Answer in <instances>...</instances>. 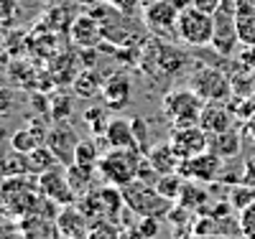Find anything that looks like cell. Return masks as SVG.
I'll use <instances>...</instances> for the list:
<instances>
[{
    "instance_id": "obj_1",
    "label": "cell",
    "mask_w": 255,
    "mask_h": 239,
    "mask_svg": "<svg viewBox=\"0 0 255 239\" xmlns=\"http://www.w3.org/2000/svg\"><path fill=\"white\" fill-rule=\"evenodd\" d=\"M41 199L38 176H8L0 178V206L8 209L15 219L28 216Z\"/></svg>"
},
{
    "instance_id": "obj_2",
    "label": "cell",
    "mask_w": 255,
    "mask_h": 239,
    "mask_svg": "<svg viewBox=\"0 0 255 239\" xmlns=\"http://www.w3.org/2000/svg\"><path fill=\"white\" fill-rule=\"evenodd\" d=\"M140 158H143V150L140 148H128V150H120V148H113L108 150L100 163H97V173L102 183H110V186H128L130 181L138 178V165H140Z\"/></svg>"
},
{
    "instance_id": "obj_3",
    "label": "cell",
    "mask_w": 255,
    "mask_h": 239,
    "mask_svg": "<svg viewBox=\"0 0 255 239\" xmlns=\"http://www.w3.org/2000/svg\"><path fill=\"white\" fill-rule=\"evenodd\" d=\"M120 191H123V199H125L128 211L135 214L138 219H140V216H153V219H161L163 222L166 216H168V211L174 209V201L163 199L161 193L156 191V186L145 183L140 178L130 181L128 186H123Z\"/></svg>"
},
{
    "instance_id": "obj_4",
    "label": "cell",
    "mask_w": 255,
    "mask_h": 239,
    "mask_svg": "<svg viewBox=\"0 0 255 239\" xmlns=\"http://www.w3.org/2000/svg\"><path fill=\"white\" fill-rule=\"evenodd\" d=\"M184 5L186 0H151V3H145L140 10L145 31H151L161 41H179L176 26Z\"/></svg>"
},
{
    "instance_id": "obj_5",
    "label": "cell",
    "mask_w": 255,
    "mask_h": 239,
    "mask_svg": "<svg viewBox=\"0 0 255 239\" xmlns=\"http://www.w3.org/2000/svg\"><path fill=\"white\" fill-rule=\"evenodd\" d=\"M204 99L191 89H168L161 99V112L168 120L171 127H186V125H199Z\"/></svg>"
},
{
    "instance_id": "obj_6",
    "label": "cell",
    "mask_w": 255,
    "mask_h": 239,
    "mask_svg": "<svg viewBox=\"0 0 255 239\" xmlns=\"http://www.w3.org/2000/svg\"><path fill=\"white\" fill-rule=\"evenodd\" d=\"M176 36L181 43L191 49H207L215 41V15L204 13L194 5H184L181 15H179V26H176Z\"/></svg>"
},
{
    "instance_id": "obj_7",
    "label": "cell",
    "mask_w": 255,
    "mask_h": 239,
    "mask_svg": "<svg viewBox=\"0 0 255 239\" xmlns=\"http://www.w3.org/2000/svg\"><path fill=\"white\" fill-rule=\"evenodd\" d=\"M189 86L194 89L204 102H225L232 94V81L220 72V69H212V67H202L191 74Z\"/></svg>"
},
{
    "instance_id": "obj_8",
    "label": "cell",
    "mask_w": 255,
    "mask_h": 239,
    "mask_svg": "<svg viewBox=\"0 0 255 239\" xmlns=\"http://www.w3.org/2000/svg\"><path fill=\"white\" fill-rule=\"evenodd\" d=\"M235 8L238 5L232 3V0H222V5L215 13V41H212V46H215L222 56H230L235 51V43H240Z\"/></svg>"
},
{
    "instance_id": "obj_9",
    "label": "cell",
    "mask_w": 255,
    "mask_h": 239,
    "mask_svg": "<svg viewBox=\"0 0 255 239\" xmlns=\"http://www.w3.org/2000/svg\"><path fill=\"white\" fill-rule=\"evenodd\" d=\"M168 145L174 148V153L186 160L194 158L199 153L209 150V135L202 125H186V127H171V135H168Z\"/></svg>"
},
{
    "instance_id": "obj_10",
    "label": "cell",
    "mask_w": 255,
    "mask_h": 239,
    "mask_svg": "<svg viewBox=\"0 0 255 239\" xmlns=\"http://www.w3.org/2000/svg\"><path fill=\"white\" fill-rule=\"evenodd\" d=\"M222 170H225V160L220 156H215L212 150L199 153L194 158H186L179 165L181 176L186 181H197V183H215V181H220Z\"/></svg>"
},
{
    "instance_id": "obj_11",
    "label": "cell",
    "mask_w": 255,
    "mask_h": 239,
    "mask_svg": "<svg viewBox=\"0 0 255 239\" xmlns=\"http://www.w3.org/2000/svg\"><path fill=\"white\" fill-rule=\"evenodd\" d=\"M38 188L44 193L46 199L56 201L59 206H72L77 204V193L69 183V176H67V168L64 165H56L46 173H41L38 176Z\"/></svg>"
},
{
    "instance_id": "obj_12",
    "label": "cell",
    "mask_w": 255,
    "mask_h": 239,
    "mask_svg": "<svg viewBox=\"0 0 255 239\" xmlns=\"http://www.w3.org/2000/svg\"><path fill=\"white\" fill-rule=\"evenodd\" d=\"M46 145L51 148V153L56 156V160L69 168L74 165V153H77V145H79V135L74 133V127L67 122H56L49 135H46Z\"/></svg>"
},
{
    "instance_id": "obj_13",
    "label": "cell",
    "mask_w": 255,
    "mask_h": 239,
    "mask_svg": "<svg viewBox=\"0 0 255 239\" xmlns=\"http://www.w3.org/2000/svg\"><path fill=\"white\" fill-rule=\"evenodd\" d=\"M69 38L77 49H97L105 41L102 20L95 13H79L69 23Z\"/></svg>"
},
{
    "instance_id": "obj_14",
    "label": "cell",
    "mask_w": 255,
    "mask_h": 239,
    "mask_svg": "<svg viewBox=\"0 0 255 239\" xmlns=\"http://www.w3.org/2000/svg\"><path fill=\"white\" fill-rule=\"evenodd\" d=\"M191 234L199 237H243L240 229V216H209V214H197Z\"/></svg>"
},
{
    "instance_id": "obj_15",
    "label": "cell",
    "mask_w": 255,
    "mask_h": 239,
    "mask_svg": "<svg viewBox=\"0 0 255 239\" xmlns=\"http://www.w3.org/2000/svg\"><path fill=\"white\" fill-rule=\"evenodd\" d=\"M56 224L61 229V237L64 239H87L90 234V219L82 214V209L77 204L72 206H61L59 216H56Z\"/></svg>"
},
{
    "instance_id": "obj_16",
    "label": "cell",
    "mask_w": 255,
    "mask_h": 239,
    "mask_svg": "<svg viewBox=\"0 0 255 239\" xmlns=\"http://www.w3.org/2000/svg\"><path fill=\"white\" fill-rule=\"evenodd\" d=\"M130 97H133V84H130V77L125 74H115L105 81L102 86V99L108 104V110H125L130 104Z\"/></svg>"
},
{
    "instance_id": "obj_17",
    "label": "cell",
    "mask_w": 255,
    "mask_h": 239,
    "mask_svg": "<svg viewBox=\"0 0 255 239\" xmlns=\"http://www.w3.org/2000/svg\"><path fill=\"white\" fill-rule=\"evenodd\" d=\"M18 229L23 239H61L56 219H46V216L38 214H28L23 219H18Z\"/></svg>"
},
{
    "instance_id": "obj_18",
    "label": "cell",
    "mask_w": 255,
    "mask_h": 239,
    "mask_svg": "<svg viewBox=\"0 0 255 239\" xmlns=\"http://www.w3.org/2000/svg\"><path fill=\"white\" fill-rule=\"evenodd\" d=\"M199 125L207 130V135L227 133V130H232V112L222 102H207L199 117Z\"/></svg>"
},
{
    "instance_id": "obj_19",
    "label": "cell",
    "mask_w": 255,
    "mask_h": 239,
    "mask_svg": "<svg viewBox=\"0 0 255 239\" xmlns=\"http://www.w3.org/2000/svg\"><path fill=\"white\" fill-rule=\"evenodd\" d=\"M105 138H108L110 148H138L135 143V133H133V120H125V117H110L108 130H105Z\"/></svg>"
},
{
    "instance_id": "obj_20",
    "label": "cell",
    "mask_w": 255,
    "mask_h": 239,
    "mask_svg": "<svg viewBox=\"0 0 255 239\" xmlns=\"http://www.w3.org/2000/svg\"><path fill=\"white\" fill-rule=\"evenodd\" d=\"M148 160H151V165L156 168L158 176H166V173H179V165H181V158L174 153V148L166 143H156L148 148Z\"/></svg>"
},
{
    "instance_id": "obj_21",
    "label": "cell",
    "mask_w": 255,
    "mask_h": 239,
    "mask_svg": "<svg viewBox=\"0 0 255 239\" xmlns=\"http://www.w3.org/2000/svg\"><path fill=\"white\" fill-rule=\"evenodd\" d=\"M238 36L245 46H255V0H235Z\"/></svg>"
},
{
    "instance_id": "obj_22",
    "label": "cell",
    "mask_w": 255,
    "mask_h": 239,
    "mask_svg": "<svg viewBox=\"0 0 255 239\" xmlns=\"http://www.w3.org/2000/svg\"><path fill=\"white\" fill-rule=\"evenodd\" d=\"M243 148V138L235 127L227 130V133H217V135H209V150L215 156H220L222 160L227 158H235Z\"/></svg>"
},
{
    "instance_id": "obj_23",
    "label": "cell",
    "mask_w": 255,
    "mask_h": 239,
    "mask_svg": "<svg viewBox=\"0 0 255 239\" xmlns=\"http://www.w3.org/2000/svg\"><path fill=\"white\" fill-rule=\"evenodd\" d=\"M207 183H197V181H186L184 188H181V196L176 204H181L184 209H191V211H202L207 204H209V191L204 188Z\"/></svg>"
},
{
    "instance_id": "obj_24",
    "label": "cell",
    "mask_w": 255,
    "mask_h": 239,
    "mask_svg": "<svg viewBox=\"0 0 255 239\" xmlns=\"http://www.w3.org/2000/svg\"><path fill=\"white\" fill-rule=\"evenodd\" d=\"M8 176H33L26 153H18V150L10 148L8 153L0 158V178H8Z\"/></svg>"
},
{
    "instance_id": "obj_25",
    "label": "cell",
    "mask_w": 255,
    "mask_h": 239,
    "mask_svg": "<svg viewBox=\"0 0 255 239\" xmlns=\"http://www.w3.org/2000/svg\"><path fill=\"white\" fill-rule=\"evenodd\" d=\"M72 86H74V94H77V97L92 99V97L102 94V86H105V84H102V79H100V74H97L95 69H84V72H79V74L74 77Z\"/></svg>"
},
{
    "instance_id": "obj_26",
    "label": "cell",
    "mask_w": 255,
    "mask_h": 239,
    "mask_svg": "<svg viewBox=\"0 0 255 239\" xmlns=\"http://www.w3.org/2000/svg\"><path fill=\"white\" fill-rule=\"evenodd\" d=\"M67 176H69V183H72L77 199H79L90 188H95V176H100V173H97V168H84V165H77L74 163V165L67 168Z\"/></svg>"
},
{
    "instance_id": "obj_27",
    "label": "cell",
    "mask_w": 255,
    "mask_h": 239,
    "mask_svg": "<svg viewBox=\"0 0 255 239\" xmlns=\"http://www.w3.org/2000/svg\"><path fill=\"white\" fill-rule=\"evenodd\" d=\"M102 156H105V150H102V145L97 143V138H92V140H79L77 153H74V163H77V165H84V168H97V163H100Z\"/></svg>"
},
{
    "instance_id": "obj_28",
    "label": "cell",
    "mask_w": 255,
    "mask_h": 239,
    "mask_svg": "<svg viewBox=\"0 0 255 239\" xmlns=\"http://www.w3.org/2000/svg\"><path fill=\"white\" fill-rule=\"evenodd\" d=\"M28 163H31V173H33V176H41V173H46V170L61 165L46 143H44V145H38L33 153H28Z\"/></svg>"
},
{
    "instance_id": "obj_29",
    "label": "cell",
    "mask_w": 255,
    "mask_h": 239,
    "mask_svg": "<svg viewBox=\"0 0 255 239\" xmlns=\"http://www.w3.org/2000/svg\"><path fill=\"white\" fill-rule=\"evenodd\" d=\"M184 183H186V178L181 176V173H166V176H158V181H156V191L161 193L163 199H168V201H179V196H181V188H184Z\"/></svg>"
},
{
    "instance_id": "obj_30",
    "label": "cell",
    "mask_w": 255,
    "mask_h": 239,
    "mask_svg": "<svg viewBox=\"0 0 255 239\" xmlns=\"http://www.w3.org/2000/svg\"><path fill=\"white\" fill-rule=\"evenodd\" d=\"M38 145H44V143H41V138L33 133L31 127H20V130H15V133L10 135V148L18 150V153L28 156V153H33Z\"/></svg>"
},
{
    "instance_id": "obj_31",
    "label": "cell",
    "mask_w": 255,
    "mask_h": 239,
    "mask_svg": "<svg viewBox=\"0 0 255 239\" xmlns=\"http://www.w3.org/2000/svg\"><path fill=\"white\" fill-rule=\"evenodd\" d=\"M84 122L90 125V133L92 135H105L108 122H110L108 104H102V107H87V110H84Z\"/></svg>"
},
{
    "instance_id": "obj_32",
    "label": "cell",
    "mask_w": 255,
    "mask_h": 239,
    "mask_svg": "<svg viewBox=\"0 0 255 239\" xmlns=\"http://www.w3.org/2000/svg\"><path fill=\"white\" fill-rule=\"evenodd\" d=\"M227 201L232 204V209H235L238 214L255 201V188L248 186V183H235V186H230V193H227Z\"/></svg>"
},
{
    "instance_id": "obj_33",
    "label": "cell",
    "mask_w": 255,
    "mask_h": 239,
    "mask_svg": "<svg viewBox=\"0 0 255 239\" xmlns=\"http://www.w3.org/2000/svg\"><path fill=\"white\" fill-rule=\"evenodd\" d=\"M87 239H120V224L115 222H97L90 227Z\"/></svg>"
},
{
    "instance_id": "obj_34",
    "label": "cell",
    "mask_w": 255,
    "mask_h": 239,
    "mask_svg": "<svg viewBox=\"0 0 255 239\" xmlns=\"http://www.w3.org/2000/svg\"><path fill=\"white\" fill-rule=\"evenodd\" d=\"M238 216H240L243 239H255V201H253V204H248Z\"/></svg>"
},
{
    "instance_id": "obj_35",
    "label": "cell",
    "mask_w": 255,
    "mask_h": 239,
    "mask_svg": "<svg viewBox=\"0 0 255 239\" xmlns=\"http://www.w3.org/2000/svg\"><path fill=\"white\" fill-rule=\"evenodd\" d=\"M15 232H20V229H18V219H15L8 209L0 206V239H10Z\"/></svg>"
},
{
    "instance_id": "obj_36",
    "label": "cell",
    "mask_w": 255,
    "mask_h": 239,
    "mask_svg": "<svg viewBox=\"0 0 255 239\" xmlns=\"http://www.w3.org/2000/svg\"><path fill=\"white\" fill-rule=\"evenodd\" d=\"M105 5H110L113 10L133 18L138 10H143V0H105Z\"/></svg>"
},
{
    "instance_id": "obj_37",
    "label": "cell",
    "mask_w": 255,
    "mask_h": 239,
    "mask_svg": "<svg viewBox=\"0 0 255 239\" xmlns=\"http://www.w3.org/2000/svg\"><path fill=\"white\" fill-rule=\"evenodd\" d=\"M138 227H140V232L145 234V239H156L158 232H161V219H153V216H140Z\"/></svg>"
},
{
    "instance_id": "obj_38",
    "label": "cell",
    "mask_w": 255,
    "mask_h": 239,
    "mask_svg": "<svg viewBox=\"0 0 255 239\" xmlns=\"http://www.w3.org/2000/svg\"><path fill=\"white\" fill-rule=\"evenodd\" d=\"M133 133H135V143H138V148L143 150V153H148V130H145V122L140 120V117H133Z\"/></svg>"
},
{
    "instance_id": "obj_39",
    "label": "cell",
    "mask_w": 255,
    "mask_h": 239,
    "mask_svg": "<svg viewBox=\"0 0 255 239\" xmlns=\"http://www.w3.org/2000/svg\"><path fill=\"white\" fill-rule=\"evenodd\" d=\"M18 10V0H0V23H10Z\"/></svg>"
},
{
    "instance_id": "obj_40",
    "label": "cell",
    "mask_w": 255,
    "mask_h": 239,
    "mask_svg": "<svg viewBox=\"0 0 255 239\" xmlns=\"http://www.w3.org/2000/svg\"><path fill=\"white\" fill-rule=\"evenodd\" d=\"M186 5H194V8H199V10H204V13L215 15L217 8L222 5V0H186Z\"/></svg>"
},
{
    "instance_id": "obj_41",
    "label": "cell",
    "mask_w": 255,
    "mask_h": 239,
    "mask_svg": "<svg viewBox=\"0 0 255 239\" xmlns=\"http://www.w3.org/2000/svg\"><path fill=\"white\" fill-rule=\"evenodd\" d=\"M120 239H145V234L140 232L138 224H125L120 227Z\"/></svg>"
},
{
    "instance_id": "obj_42",
    "label": "cell",
    "mask_w": 255,
    "mask_h": 239,
    "mask_svg": "<svg viewBox=\"0 0 255 239\" xmlns=\"http://www.w3.org/2000/svg\"><path fill=\"white\" fill-rule=\"evenodd\" d=\"M238 61L245 69H255V46H245V51L238 54Z\"/></svg>"
},
{
    "instance_id": "obj_43",
    "label": "cell",
    "mask_w": 255,
    "mask_h": 239,
    "mask_svg": "<svg viewBox=\"0 0 255 239\" xmlns=\"http://www.w3.org/2000/svg\"><path fill=\"white\" fill-rule=\"evenodd\" d=\"M243 183L253 186L255 188V158H248L245 163V170H243Z\"/></svg>"
},
{
    "instance_id": "obj_44",
    "label": "cell",
    "mask_w": 255,
    "mask_h": 239,
    "mask_svg": "<svg viewBox=\"0 0 255 239\" xmlns=\"http://www.w3.org/2000/svg\"><path fill=\"white\" fill-rule=\"evenodd\" d=\"M8 145H10V138H8V133H5V130L0 127V158H3V156L8 153V150H10Z\"/></svg>"
},
{
    "instance_id": "obj_45",
    "label": "cell",
    "mask_w": 255,
    "mask_h": 239,
    "mask_svg": "<svg viewBox=\"0 0 255 239\" xmlns=\"http://www.w3.org/2000/svg\"><path fill=\"white\" fill-rule=\"evenodd\" d=\"M176 239H243V237H199V234H184Z\"/></svg>"
},
{
    "instance_id": "obj_46",
    "label": "cell",
    "mask_w": 255,
    "mask_h": 239,
    "mask_svg": "<svg viewBox=\"0 0 255 239\" xmlns=\"http://www.w3.org/2000/svg\"><path fill=\"white\" fill-rule=\"evenodd\" d=\"M79 5H84V8H97L100 3H105V0H77Z\"/></svg>"
},
{
    "instance_id": "obj_47",
    "label": "cell",
    "mask_w": 255,
    "mask_h": 239,
    "mask_svg": "<svg viewBox=\"0 0 255 239\" xmlns=\"http://www.w3.org/2000/svg\"><path fill=\"white\" fill-rule=\"evenodd\" d=\"M46 3H51V5H56V3H61V0H46Z\"/></svg>"
},
{
    "instance_id": "obj_48",
    "label": "cell",
    "mask_w": 255,
    "mask_h": 239,
    "mask_svg": "<svg viewBox=\"0 0 255 239\" xmlns=\"http://www.w3.org/2000/svg\"><path fill=\"white\" fill-rule=\"evenodd\" d=\"M253 86H255V72H253Z\"/></svg>"
}]
</instances>
